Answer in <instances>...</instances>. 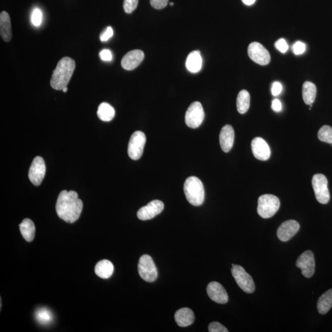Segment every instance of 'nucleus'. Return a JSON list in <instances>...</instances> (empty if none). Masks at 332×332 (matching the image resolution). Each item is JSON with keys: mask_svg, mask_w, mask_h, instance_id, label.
Instances as JSON below:
<instances>
[{"mask_svg": "<svg viewBox=\"0 0 332 332\" xmlns=\"http://www.w3.org/2000/svg\"><path fill=\"white\" fill-rule=\"evenodd\" d=\"M83 202L74 191H62L56 203V212L59 218L67 223L78 220L83 210Z\"/></svg>", "mask_w": 332, "mask_h": 332, "instance_id": "obj_1", "label": "nucleus"}, {"mask_svg": "<svg viewBox=\"0 0 332 332\" xmlns=\"http://www.w3.org/2000/svg\"><path fill=\"white\" fill-rule=\"evenodd\" d=\"M75 62L65 57L59 62L51 79V86L56 90H63L67 86L75 68Z\"/></svg>", "mask_w": 332, "mask_h": 332, "instance_id": "obj_2", "label": "nucleus"}, {"mask_svg": "<svg viewBox=\"0 0 332 332\" xmlns=\"http://www.w3.org/2000/svg\"><path fill=\"white\" fill-rule=\"evenodd\" d=\"M184 193L188 201L194 206H199L204 202L205 191L204 185L196 177H189L184 184Z\"/></svg>", "mask_w": 332, "mask_h": 332, "instance_id": "obj_3", "label": "nucleus"}, {"mask_svg": "<svg viewBox=\"0 0 332 332\" xmlns=\"http://www.w3.org/2000/svg\"><path fill=\"white\" fill-rule=\"evenodd\" d=\"M280 204L279 198L276 196L264 195L259 198L257 212L262 218H271L279 210Z\"/></svg>", "mask_w": 332, "mask_h": 332, "instance_id": "obj_4", "label": "nucleus"}, {"mask_svg": "<svg viewBox=\"0 0 332 332\" xmlns=\"http://www.w3.org/2000/svg\"><path fill=\"white\" fill-rule=\"evenodd\" d=\"M231 273L239 287L244 292L248 293H252L254 292L256 285H255L254 280L243 267L233 264Z\"/></svg>", "mask_w": 332, "mask_h": 332, "instance_id": "obj_5", "label": "nucleus"}, {"mask_svg": "<svg viewBox=\"0 0 332 332\" xmlns=\"http://www.w3.org/2000/svg\"><path fill=\"white\" fill-rule=\"evenodd\" d=\"M138 271L140 276L146 282H154L158 277L156 265L148 255H143L139 259Z\"/></svg>", "mask_w": 332, "mask_h": 332, "instance_id": "obj_6", "label": "nucleus"}, {"mask_svg": "<svg viewBox=\"0 0 332 332\" xmlns=\"http://www.w3.org/2000/svg\"><path fill=\"white\" fill-rule=\"evenodd\" d=\"M312 185L318 201L321 204H328L331 197L326 177L321 174L315 175L313 177Z\"/></svg>", "mask_w": 332, "mask_h": 332, "instance_id": "obj_7", "label": "nucleus"}, {"mask_svg": "<svg viewBox=\"0 0 332 332\" xmlns=\"http://www.w3.org/2000/svg\"><path fill=\"white\" fill-rule=\"evenodd\" d=\"M146 135L141 131H135L131 135L129 142L128 153L133 160H138L142 156L146 143Z\"/></svg>", "mask_w": 332, "mask_h": 332, "instance_id": "obj_8", "label": "nucleus"}, {"mask_svg": "<svg viewBox=\"0 0 332 332\" xmlns=\"http://www.w3.org/2000/svg\"><path fill=\"white\" fill-rule=\"evenodd\" d=\"M205 117L202 104L199 102H193L185 114V123L188 127L198 128L201 125Z\"/></svg>", "mask_w": 332, "mask_h": 332, "instance_id": "obj_9", "label": "nucleus"}, {"mask_svg": "<svg viewBox=\"0 0 332 332\" xmlns=\"http://www.w3.org/2000/svg\"><path fill=\"white\" fill-rule=\"evenodd\" d=\"M248 55L252 61L261 66H266L271 61V57L268 51L258 42L250 44L248 47Z\"/></svg>", "mask_w": 332, "mask_h": 332, "instance_id": "obj_10", "label": "nucleus"}, {"mask_svg": "<svg viewBox=\"0 0 332 332\" xmlns=\"http://www.w3.org/2000/svg\"><path fill=\"white\" fill-rule=\"evenodd\" d=\"M46 173L45 161L42 157H35L28 172V178L35 186H39L42 184Z\"/></svg>", "mask_w": 332, "mask_h": 332, "instance_id": "obj_11", "label": "nucleus"}, {"mask_svg": "<svg viewBox=\"0 0 332 332\" xmlns=\"http://www.w3.org/2000/svg\"><path fill=\"white\" fill-rule=\"evenodd\" d=\"M296 266L302 270V273L306 278L313 276L315 272V260L311 251H306L298 257Z\"/></svg>", "mask_w": 332, "mask_h": 332, "instance_id": "obj_12", "label": "nucleus"}, {"mask_svg": "<svg viewBox=\"0 0 332 332\" xmlns=\"http://www.w3.org/2000/svg\"><path fill=\"white\" fill-rule=\"evenodd\" d=\"M164 207V203L161 200H153L138 210L137 213V217L141 220L152 219L162 212Z\"/></svg>", "mask_w": 332, "mask_h": 332, "instance_id": "obj_13", "label": "nucleus"}, {"mask_svg": "<svg viewBox=\"0 0 332 332\" xmlns=\"http://www.w3.org/2000/svg\"><path fill=\"white\" fill-rule=\"evenodd\" d=\"M251 147L254 156L259 160H268L271 156V150L264 139L261 137L254 138L252 141Z\"/></svg>", "mask_w": 332, "mask_h": 332, "instance_id": "obj_14", "label": "nucleus"}, {"mask_svg": "<svg viewBox=\"0 0 332 332\" xmlns=\"http://www.w3.org/2000/svg\"><path fill=\"white\" fill-rule=\"evenodd\" d=\"M300 229V224L297 221L290 220L285 221L280 225L277 231L278 238L282 242L289 241L297 233Z\"/></svg>", "mask_w": 332, "mask_h": 332, "instance_id": "obj_15", "label": "nucleus"}, {"mask_svg": "<svg viewBox=\"0 0 332 332\" xmlns=\"http://www.w3.org/2000/svg\"><path fill=\"white\" fill-rule=\"evenodd\" d=\"M207 293L211 300L219 304H225L228 301V295L224 287L217 282H211L207 287Z\"/></svg>", "mask_w": 332, "mask_h": 332, "instance_id": "obj_16", "label": "nucleus"}, {"mask_svg": "<svg viewBox=\"0 0 332 332\" xmlns=\"http://www.w3.org/2000/svg\"><path fill=\"white\" fill-rule=\"evenodd\" d=\"M145 55L142 51L135 50L130 51L123 57L122 60V67L126 70H133L143 61Z\"/></svg>", "mask_w": 332, "mask_h": 332, "instance_id": "obj_17", "label": "nucleus"}, {"mask_svg": "<svg viewBox=\"0 0 332 332\" xmlns=\"http://www.w3.org/2000/svg\"><path fill=\"white\" fill-rule=\"evenodd\" d=\"M220 144L224 152L228 153L232 148L235 140V131L232 126L226 125L221 129L220 133Z\"/></svg>", "mask_w": 332, "mask_h": 332, "instance_id": "obj_18", "label": "nucleus"}, {"mask_svg": "<svg viewBox=\"0 0 332 332\" xmlns=\"http://www.w3.org/2000/svg\"><path fill=\"white\" fill-rule=\"evenodd\" d=\"M174 317L177 325L182 328L192 325L195 321L194 311L188 308L180 309L175 314Z\"/></svg>", "mask_w": 332, "mask_h": 332, "instance_id": "obj_19", "label": "nucleus"}, {"mask_svg": "<svg viewBox=\"0 0 332 332\" xmlns=\"http://www.w3.org/2000/svg\"><path fill=\"white\" fill-rule=\"evenodd\" d=\"M0 34L4 42H9L12 39L11 19L6 11H2L0 14Z\"/></svg>", "mask_w": 332, "mask_h": 332, "instance_id": "obj_20", "label": "nucleus"}, {"mask_svg": "<svg viewBox=\"0 0 332 332\" xmlns=\"http://www.w3.org/2000/svg\"><path fill=\"white\" fill-rule=\"evenodd\" d=\"M202 59L199 51H194L189 54L186 61L188 70L192 73H198L202 67Z\"/></svg>", "mask_w": 332, "mask_h": 332, "instance_id": "obj_21", "label": "nucleus"}, {"mask_svg": "<svg viewBox=\"0 0 332 332\" xmlns=\"http://www.w3.org/2000/svg\"><path fill=\"white\" fill-rule=\"evenodd\" d=\"M114 266L112 262L108 260H103L98 262L95 267V272L97 276L102 279H109L112 276Z\"/></svg>", "mask_w": 332, "mask_h": 332, "instance_id": "obj_22", "label": "nucleus"}, {"mask_svg": "<svg viewBox=\"0 0 332 332\" xmlns=\"http://www.w3.org/2000/svg\"><path fill=\"white\" fill-rule=\"evenodd\" d=\"M20 233L27 242H32L35 235V226L32 220L25 218L19 225Z\"/></svg>", "mask_w": 332, "mask_h": 332, "instance_id": "obj_23", "label": "nucleus"}, {"mask_svg": "<svg viewBox=\"0 0 332 332\" xmlns=\"http://www.w3.org/2000/svg\"><path fill=\"white\" fill-rule=\"evenodd\" d=\"M318 312L326 315L332 307V289L327 291L319 298L318 302Z\"/></svg>", "mask_w": 332, "mask_h": 332, "instance_id": "obj_24", "label": "nucleus"}, {"mask_svg": "<svg viewBox=\"0 0 332 332\" xmlns=\"http://www.w3.org/2000/svg\"><path fill=\"white\" fill-rule=\"evenodd\" d=\"M317 89L315 84L306 81L303 86V99L306 104L312 105L315 102Z\"/></svg>", "mask_w": 332, "mask_h": 332, "instance_id": "obj_25", "label": "nucleus"}, {"mask_svg": "<svg viewBox=\"0 0 332 332\" xmlns=\"http://www.w3.org/2000/svg\"><path fill=\"white\" fill-rule=\"evenodd\" d=\"M250 102H251V97L248 91L246 90H242L239 92L236 102L238 112L241 114H244L248 112L250 107Z\"/></svg>", "mask_w": 332, "mask_h": 332, "instance_id": "obj_26", "label": "nucleus"}, {"mask_svg": "<svg viewBox=\"0 0 332 332\" xmlns=\"http://www.w3.org/2000/svg\"><path fill=\"white\" fill-rule=\"evenodd\" d=\"M115 115V110L108 103L103 102L98 108L97 116L103 122H110Z\"/></svg>", "mask_w": 332, "mask_h": 332, "instance_id": "obj_27", "label": "nucleus"}, {"mask_svg": "<svg viewBox=\"0 0 332 332\" xmlns=\"http://www.w3.org/2000/svg\"><path fill=\"white\" fill-rule=\"evenodd\" d=\"M35 318L42 325H48L53 320L52 312L46 308H38L35 312Z\"/></svg>", "mask_w": 332, "mask_h": 332, "instance_id": "obj_28", "label": "nucleus"}, {"mask_svg": "<svg viewBox=\"0 0 332 332\" xmlns=\"http://www.w3.org/2000/svg\"><path fill=\"white\" fill-rule=\"evenodd\" d=\"M319 140L324 142L332 144V128L329 126H324L318 132Z\"/></svg>", "mask_w": 332, "mask_h": 332, "instance_id": "obj_29", "label": "nucleus"}, {"mask_svg": "<svg viewBox=\"0 0 332 332\" xmlns=\"http://www.w3.org/2000/svg\"><path fill=\"white\" fill-rule=\"evenodd\" d=\"M138 0H124L123 8L128 14L132 13L137 8Z\"/></svg>", "mask_w": 332, "mask_h": 332, "instance_id": "obj_30", "label": "nucleus"}, {"mask_svg": "<svg viewBox=\"0 0 332 332\" xmlns=\"http://www.w3.org/2000/svg\"><path fill=\"white\" fill-rule=\"evenodd\" d=\"M43 14L39 9H35L32 15V22L36 27L40 26L42 24Z\"/></svg>", "mask_w": 332, "mask_h": 332, "instance_id": "obj_31", "label": "nucleus"}, {"mask_svg": "<svg viewBox=\"0 0 332 332\" xmlns=\"http://www.w3.org/2000/svg\"><path fill=\"white\" fill-rule=\"evenodd\" d=\"M208 331L210 332H228L227 329L217 322H213L208 326Z\"/></svg>", "mask_w": 332, "mask_h": 332, "instance_id": "obj_32", "label": "nucleus"}, {"mask_svg": "<svg viewBox=\"0 0 332 332\" xmlns=\"http://www.w3.org/2000/svg\"><path fill=\"white\" fill-rule=\"evenodd\" d=\"M306 48V45L304 43L298 41V42L295 43L292 46L293 53L297 56L302 55L305 52Z\"/></svg>", "mask_w": 332, "mask_h": 332, "instance_id": "obj_33", "label": "nucleus"}, {"mask_svg": "<svg viewBox=\"0 0 332 332\" xmlns=\"http://www.w3.org/2000/svg\"><path fill=\"white\" fill-rule=\"evenodd\" d=\"M274 45L277 50L282 53H285L289 50V46L284 38L277 40Z\"/></svg>", "mask_w": 332, "mask_h": 332, "instance_id": "obj_34", "label": "nucleus"}, {"mask_svg": "<svg viewBox=\"0 0 332 332\" xmlns=\"http://www.w3.org/2000/svg\"><path fill=\"white\" fill-rule=\"evenodd\" d=\"M169 0H150V4L153 8L162 9L166 7L168 4Z\"/></svg>", "mask_w": 332, "mask_h": 332, "instance_id": "obj_35", "label": "nucleus"}, {"mask_svg": "<svg viewBox=\"0 0 332 332\" xmlns=\"http://www.w3.org/2000/svg\"><path fill=\"white\" fill-rule=\"evenodd\" d=\"M113 35V28L111 27H108L104 32L100 36V40L101 42H107Z\"/></svg>", "mask_w": 332, "mask_h": 332, "instance_id": "obj_36", "label": "nucleus"}, {"mask_svg": "<svg viewBox=\"0 0 332 332\" xmlns=\"http://www.w3.org/2000/svg\"><path fill=\"white\" fill-rule=\"evenodd\" d=\"M282 91V86L281 83L279 82L275 81L272 84L271 86V93L272 96H277L281 93Z\"/></svg>", "mask_w": 332, "mask_h": 332, "instance_id": "obj_37", "label": "nucleus"}, {"mask_svg": "<svg viewBox=\"0 0 332 332\" xmlns=\"http://www.w3.org/2000/svg\"><path fill=\"white\" fill-rule=\"evenodd\" d=\"M100 59L105 62H109L112 60V53L109 50H104L100 51L99 54Z\"/></svg>", "mask_w": 332, "mask_h": 332, "instance_id": "obj_38", "label": "nucleus"}, {"mask_svg": "<svg viewBox=\"0 0 332 332\" xmlns=\"http://www.w3.org/2000/svg\"><path fill=\"white\" fill-rule=\"evenodd\" d=\"M272 109L276 112H279L282 110V104L279 99H274L272 100L271 105Z\"/></svg>", "mask_w": 332, "mask_h": 332, "instance_id": "obj_39", "label": "nucleus"}, {"mask_svg": "<svg viewBox=\"0 0 332 332\" xmlns=\"http://www.w3.org/2000/svg\"><path fill=\"white\" fill-rule=\"evenodd\" d=\"M256 0H242V1L243 2L244 4L247 5V6H251V5L255 3Z\"/></svg>", "mask_w": 332, "mask_h": 332, "instance_id": "obj_40", "label": "nucleus"}, {"mask_svg": "<svg viewBox=\"0 0 332 332\" xmlns=\"http://www.w3.org/2000/svg\"><path fill=\"white\" fill-rule=\"evenodd\" d=\"M63 91L64 92H67V91H68L67 87H65V88H64V89L63 90Z\"/></svg>", "mask_w": 332, "mask_h": 332, "instance_id": "obj_41", "label": "nucleus"}, {"mask_svg": "<svg viewBox=\"0 0 332 332\" xmlns=\"http://www.w3.org/2000/svg\"><path fill=\"white\" fill-rule=\"evenodd\" d=\"M174 2H170V5H171V6H174Z\"/></svg>", "mask_w": 332, "mask_h": 332, "instance_id": "obj_42", "label": "nucleus"}]
</instances>
